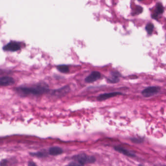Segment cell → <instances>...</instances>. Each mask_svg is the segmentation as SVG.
<instances>
[{"instance_id":"3957f363","label":"cell","mask_w":166,"mask_h":166,"mask_svg":"<svg viewBox=\"0 0 166 166\" xmlns=\"http://www.w3.org/2000/svg\"><path fill=\"white\" fill-rule=\"evenodd\" d=\"M21 48V45L19 42L11 41L3 47V50L5 51L16 52Z\"/></svg>"},{"instance_id":"6da1fadb","label":"cell","mask_w":166,"mask_h":166,"mask_svg":"<svg viewBox=\"0 0 166 166\" xmlns=\"http://www.w3.org/2000/svg\"><path fill=\"white\" fill-rule=\"evenodd\" d=\"M16 91L22 96L29 95L37 96L46 93L48 92L49 89L43 85L38 84L31 87L24 86L19 87L16 89Z\"/></svg>"},{"instance_id":"5bb4252c","label":"cell","mask_w":166,"mask_h":166,"mask_svg":"<svg viewBox=\"0 0 166 166\" xmlns=\"http://www.w3.org/2000/svg\"><path fill=\"white\" fill-rule=\"evenodd\" d=\"M30 155L33 157H37L39 158H42L47 157V153H45V152H37L36 153H30Z\"/></svg>"},{"instance_id":"e0dca14e","label":"cell","mask_w":166,"mask_h":166,"mask_svg":"<svg viewBox=\"0 0 166 166\" xmlns=\"http://www.w3.org/2000/svg\"><path fill=\"white\" fill-rule=\"evenodd\" d=\"M143 11V8L142 7L140 6H137V7L135 8V11L134 12L133 15H139L140 13H141Z\"/></svg>"},{"instance_id":"4fadbf2b","label":"cell","mask_w":166,"mask_h":166,"mask_svg":"<svg viewBox=\"0 0 166 166\" xmlns=\"http://www.w3.org/2000/svg\"><path fill=\"white\" fill-rule=\"evenodd\" d=\"M57 69H58L60 72L64 73H69V67L67 65H59L57 67Z\"/></svg>"},{"instance_id":"8992f818","label":"cell","mask_w":166,"mask_h":166,"mask_svg":"<svg viewBox=\"0 0 166 166\" xmlns=\"http://www.w3.org/2000/svg\"><path fill=\"white\" fill-rule=\"evenodd\" d=\"M69 90H70L69 87L68 86H66L58 89L53 90L52 92V95L55 97L59 98L68 93V92H69Z\"/></svg>"},{"instance_id":"9c48e42d","label":"cell","mask_w":166,"mask_h":166,"mask_svg":"<svg viewBox=\"0 0 166 166\" xmlns=\"http://www.w3.org/2000/svg\"><path fill=\"white\" fill-rule=\"evenodd\" d=\"M122 94L121 92H110V93H107L103 94L100 95L98 97L97 99L98 101H102L104 100H107L108 99L112 97H115L118 95H121Z\"/></svg>"},{"instance_id":"d6986e66","label":"cell","mask_w":166,"mask_h":166,"mask_svg":"<svg viewBox=\"0 0 166 166\" xmlns=\"http://www.w3.org/2000/svg\"><path fill=\"white\" fill-rule=\"evenodd\" d=\"M67 166H83L82 165L80 164L79 163L76 162H71L69 163Z\"/></svg>"},{"instance_id":"8fae6325","label":"cell","mask_w":166,"mask_h":166,"mask_svg":"<svg viewBox=\"0 0 166 166\" xmlns=\"http://www.w3.org/2000/svg\"><path fill=\"white\" fill-rule=\"evenodd\" d=\"M164 11V9L163 5L160 3H158L156 6V9L155 14L152 15V18L154 19H157L158 17V15L163 14Z\"/></svg>"},{"instance_id":"44dd1931","label":"cell","mask_w":166,"mask_h":166,"mask_svg":"<svg viewBox=\"0 0 166 166\" xmlns=\"http://www.w3.org/2000/svg\"><path fill=\"white\" fill-rule=\"evenodd\" d=\"M139 1H143V0H139Z\"/></svg>"},{"instance_id":"2e32d148","label":"cell","mask_w":166,"mask_h":166,"mask_svg":"<svg viewBox=\"0 0 166 166\" xmlns=\"http://www.w3.org/2000/svg\"><path fill=\"white\" fill-rule=\"evenodd\" d=\"M131 140L132 141L133 143L137 144L142 143V142H143V139H140V138H132L131 139Z\"/></svg>"},{"instance_id":"ffe728a7","label":"cell","mask_w":166,"mask_h":166,"mask_svg":"<svg viewBox=\"0 0 166 166\" xmlns=\"http://www.w3.org/2000/svg\"><path fill=\"white\" fill-rule=\"evenodd\" d=\"M28 166H37L36 164V163H34V162L29 161L28 163Z\"/></svg>"},{"instance_id":"9a60e30c","label":"cell","mask_w":166,"mask_h":166,"mask_svg":"<svg viewBox=\"0 0 166 166\" xmlns=\"http://www.w3.org/2000/svg\"><path fill=\"white\" fill-rule=\"evenodd\" d=\"M153 29H154V25L151 23H149L148 24H147L145 27V29L149 35H151L152 34V33L153 32Z\"/></svg>"},{"instance_id":"7a4b0ae2","label":"cell","mask_w":166,"mask_h":166,"mask_svg":"<svg viewBox=\"0 0 166 166\" xmlns=\"http://www.w3.org/2000/svg\"><path fill=\"white\" fill-rule=\"evenodd\" d=\"M75 159L77 161L78 163L82 165V166H84L86 163H94L96 161V159L93 156L89 157L84 153L77 155L75 157Z\"/></svg>"},{"instance_id":"277c9868","label":"cell","mask_w":166,"mask_h":166,"mask_svg":"<svg viewBox=\"0 0 166 166\" xmlns=\"http://www.w3.org/2000/svg\"><path fill=\"white\" fill-rule=\"evenodd\" d=\"M160 89L158 87H150L144 89L142 94L145 97H149L156 94L159 92Z\"/></svg>"},{"instance_id":"ac0fdd59","label":"cell","mask_w":166,"mask_h":166,"mask_svg":"<svg viewBox=\"0 0 166 166\" xmlns=\"http://www.w3.org/2000/svg\"><path fill=\"white\" fill-rule=\"evenodd\" d=\"M8 161L7 159H3L0 162V166H7Z\"/></svg>"},{"instance_id":"30bf717a","label":"cell","mask_w":166,"mask_h":166,"mask_svg":"<svg viewBox=\"0 0 166 166\" xmlns=\"http://www.w3.org/2000/svg\"><path fill=\"white\" fill-rule=\"evenodd\" d=\"M115 150H116L117 151L119 152L120 153H122L123 155H126L129 157H135V154L133 153L132 152H130L128 150H126L124 148L121 147H119V146H116V147H114Z\"/></svg>"},{"instance_id":"7c38bea8","label":"cell","mask_w":166,"mask_h":166,"mask_svg":"<svg viewBox=\"0 0 166 166\" xmlns=\"http://www.w3.org/2000/svg\"><path fill=\"white\" fill-rule=\"evenodd\" d=\"M49 154L53 156L61 155L63 153V151L61 148L58 147H51L49 150Z\"/></svg>"},{"instance_id":"52a82bcc","label":"cell","mask_w":166,"mask_h":166,"mask_svg":"<svg viewBox=\"0 0 166 166\" xmlns=\"http://www.w3.org/2000/svg\"><path fill=\"white\" fill-rule=\"evenodd\" d=\"M121 76V74L118 71H112L110 73V76L107 78V82L109 83H117L119 81V77Z\"/></svg>"},{"instance_id":"ba28073f","label":"cell","mask_w":166,"mask_h":166,"mask_svg":"<svg viewBox=\"0 0 166 166\" xmlns=\"http://www.w3.org/2000/svg\"><path fill=\"white\" fill-rule=\"evenodd\" d=\"M15 80L13 78L9 76H3L0 77V86L6 87L14 84Z\"/></svg>"},{"instance_id":"5b68a950","label":"cell","mask_w":166,"mask_h":166,"mask_svg":"<svg viewBox=\"0 0 166 166\" xmlns=\"http://www.w3.org/2000/svg\"><path fill=\"white\" fill-rule=\"evenodd\" d=\"M101 77V74L97 71H92L89 76L85 78V82L87 83H92L98 80Z\"/></svg>"}]
</instances>
